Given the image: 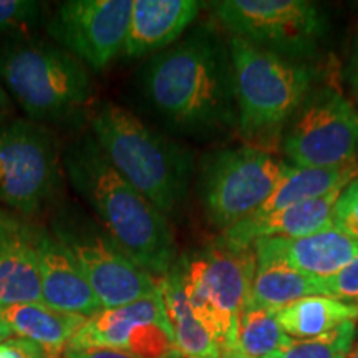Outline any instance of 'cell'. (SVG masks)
Here are the masks:
<instances>
[{"instance_id": "1", "label": "cell", "mask_w": 358, "mask_h": 358, "mask_svg": "<svg viewBox=\"0 0 358 358\" xmlns=\"http://www.w3.org/2000/svg\"><path fill=\"white\" fill-rule=\"evenodd\" d=\"M150 108L174 131L211 136L237 127L229 47L208 29H196L156 53L140 73Z\"/></svg>"}, {"instance_id": "2", "label": "cell", "mask_w": 358, "mask_h": 358, "mask_svg": "<svg viewBox=\"0 0 358 358\" xmlns=\"http://www.w3.org/2000/svg\"><path fill=\"white\" fill-rule=\"evenodd\" d=\"M64 173L115 244L156 279L178 261L169 217L111 166L93 134L85 131L62 153Z\"/></svg>"}, {"instance_id": "3", "label": "cell", "mask_w": 358, "mask_h": 358, "mask_svg": "<svg viewBox=\"0 0 358 358\" xmlns=\"http://www.w3.org/2000/svg\"><path fill=\"white\" fill-rule=\"evenodd\" d=\"M90 133L111 166L161 213L169 217L182 208L194 171L185 146L110 101L95 106Z\"/></svg>"}, {"instance_id": "4", "label": "cell", "mask_w": 358, "mask_h": 358, "mask_svg": "<svg viewBox=\"0 0 358 358\" xmlns=\"http://www.w3.org/2000/svg\"><path fill=\"white\" fill-rule=\"evenodd\" d=\"M229 53L237 129L245 146L272 153L282 143L292 116L315 88L317 70L239 37L231 38Z\"/></svg>"}, {"instance_id": "5", "label": "cell", "mask_w": 358, "mask_h": 358, "mask_svg": "<svg viewBox=\"0 0 358 358\" xmlns=\"http://www.w3.org/2000/svg\"><path fill=\"white\" fill-rule=\"evenodd\" d=\"M0 83L27 118L64 123L92 101L90 71L60 45L15 34L0 40Z\"/></svg>"}, {"instance_id": "6", "label": "cell", "mask_w": 358, "mask_h": 358, "mask_svg": "<svg viewBox=\"0 0 358 358\" xmlns=\"http://www.w3.org/2000/svg\"><path fill=\"white\" fill-rule=\"evenodd\" d=\"M176 262L187 302L216 340L219 357L237 352V319L248 306L256 272L254 248L232 249L214 241Z\"/></svg>"}, {"instance_id": "7", "label": "cell", "mask_w": 358, "mask_h": 358, "mask_svg": "<svg viewBox=\"0 0 358 358\" xmlns=\"http://www.w3.org/2000/svg\"><path fill=\"white\" fill-rule=\"evenodd\" d=\"M64 179L58 143L29 118L0 127V211L34 221L55 203Z\"/></svg>"}, {"instance_id": "8", "label": "cell", "mask_w": 358, "mask_h": 358, "mask_svg": "<svg viewBox=\"0 0 358 358\" xmlns=\"http://www.w3.org/2000/svg\"><path fill=\"white\" fill-rule=\"evenodd\" d=\"M50 231L77 259L103 308L159 295V279L136 266L98 221L75 206H64L55 214Z\"/></svg>"}, {"instance_id": "9", "label": "cell", "mask_w": 358, "mask_h": 358, "mask_svg": "<svg viewBox=\"0 0 358 358\" xmlns=\"http://www.w3.org/2000/svg\"><path fill=\"white\" fill-rule=\"evenodd\" d=\"M285 164L250 146L224 148L206 156L199 196L208 221L224 232L256 213L274 191Z\"/></svg>"}, {"instance_id": "10", "label": "cell", "mask_w": 358, "mask_h": 358, "mask_svg": "<svg viewBox=\"0 0 358 358\" xmlns=\"http://www.w3.org/2000/svg\"><path fill=\"white\" fill-rule=\"evenodd\" d=\"M282 151L297 168L357 163L358 108L334 87L313 88L282 136Z\"/></svg>"}, {"instance_id": "11", "label": "cell", "mask_w": 358, "mask_h": 358, "mask_svg": "<svg viewBox=\"0 0 358 358\" xmlns=\"http://www.w3.org/2000/svg\"><path fill=\"white\" fill-rule=\"evenodd\" d=\"M216 19L245 42L287 58L310 55L327 32V19L307 0H221Z\"/></svg>"}, {"instance_id": "12", "label": "cell", "mask_w": 358, "mask_h": 358, "mask_svg": "<svg viewBox=\"0 0 358 358\" xmlns=\"http://www.w3.org/2000/svg\"><path fill=\"white\" fill-rule=\"evenodd\" d=\"M134 0H69L47 24L57 45L87 69L105 70L123 53Z\"/></svg>"}, {"instance_id": "13", "label": "cell", "mask_w": 358, "mask_h": 358, "mask_svg": "<svg viewBox=\"0 0 358 358\" xmlns=\"http://www.w3.org/2000/svg\"><path fill=\"white\" fill-rule=\"evenodd\" d=\"M40 227L35 221L0 211V307L42 302Z\"/></svg>"}, {"instance_id": "14", "label": "cell", "mask_w": 358, "mask_h": 358, "mask_svg": "<svg viewBox=\"0 0 358 358\" xmlns=\"http://www.w3.org/2000/svg\"><path fill=\"white\" fill-rule=\"evenodd\" d=\"M256 261H275L313 279L337 274L358 256V241L335 227L306 237H268L254 243Z\"/></svg>"}, {"instance_id": "15", "label": "cell", "mask_w": 358, "mask_h": 358, "mask_svg": "<svg viewBox=\"0 0 358 358\" xmlns=\"http://www.w3.org/2000/svg\"><path fill=\"white\" fill-rule=\"evenodd\" d=\"M38 262L43 303L87 319L101 310V303L77 259L52 231L45 227H40Z\"/></svg>"}, {"instance_id": "16", "label": "cell", "mask_w": 358, "mask_h": 358, "mask_svg": "<svg viewBox=\"0 0 358 358\" xmlns=\"http://www.w3.org/2000/svg\"><path fill=\"white\" fill-rule=\"evenodd\" d=\"M343 187L335 189L322 198L290 206L264 217H245L217 237L232 249H249L259 239L268 237H306L334 226L332 213Z\"/></svg>"}, {"instance_id": "17", "label": "cell", "mask_w": 358, "mask_h": 358, "mask_svg": "<svg viewBox=\"0 0 358 358\" xmlns=\"http://www.w3.org/2000/svg\"><path fill=\"white\" fill-rule=\"evenodd\" d=\"M201 10L196 0H134L123 55L140 58L166 50Z\"/></svg>"}, {"instance_id": "18", "label": "cell", "mask_w": 358, "mask_h": 358, "mask_svg": "<svg viewBox=\"0 0 358 358\" xmlns=\"http://www.w3.org/2000/svg\"><path fill=\"white\" fill-rule=\"evenodd\" d=\"M150 324L171 330L161 294L123 307L101 308L95 315L85 320L66 348L108 347L127 350L133 330L140 325Z\"/></svg>"}, {"instance_id": "19", "label": "cell", "mask_w": 358, "mask_h": 358, "mask_svg": "<svg viewBox=\"0 0 358 358\" xmlns=\"http://www.w3.org/2000/svg\"><path fill=\"white\" fill-rule=\"evenodd\" d=\"M0 317L12 334L35 343L45 358H65L70 340L87 320V317L57 310L43 302L0 307Z\"/></svg>"}, {"instance_id": "20", "label": "cell", "mask_w": 358, "mask_h": 358, "mask_svg": "<svg viewBox=\"0 0 358 358\" xmlns=\"http://www.w3.org/2000/svg\"><path fill=\"white\" fill-rule=\"evenodd\" d=\"M357 176L358 161L340 168H297L285 164L274 191L249 217H264L290 206L322 198L335 189L345 187Z\"/></svg>"}, {"instance_id": "21", "label": "cell", "mask_w": 358, "mask_h": 358, "mask_svg": "<svg viewBox=\"0 0 358 358\" xmlns=\"http://www.w3.org/2000/svg\"><path fill=\"white\" fill-rule=\"evenodd\" d=\"M159 294L179 355L182 358H219L216 340L187 302L178 262L168 275L159 279Z\"/></svg>"}, {"instance_id": "22", "label": "cell", "mask_w": 358, "mask_h": 358, "mask_svg": "<svg viewBox=\"0 0 358 358\" xmlns=\"http://www.w3.org/2000/svg\"><path fill=\"white\" fill-rule=\"evenodd\" d=\"M275 319L290 338H315L345 322H355L358 303L327 295H310L277 310Z\"/></svg>"}, {"instance_id": "23", "label": "cell", "mask_w": 358, "mask_h": 358, "mask_svg": "<svg viewBox=\"0 0 358 358\" xmlns=\"http://www.w3.org/2000/svg\"><path fill=\"white\" fill-rule=\"evenodd\" d=\"M310 295H319L313 277L282 262L256 261L248 306L277 312Z\"/></svg>"}, {"instance_id": "24", "label": "cell", "mask_w": 358, "mask_h": 358, "mask_svg": "<svg viewBox=\"0 0 358 358\" xmlns=\"http://www.w3.org/2000/svg\"><path fill=\"white\" fill-rule=\"evenodd\" d=\"M275 312L245 306L236 327V348L244 358H271L290 342Z\"/></svg>"}, {"instance_id": "25", "label": "cell", "mask_w": 358, "mask_h": 358, "mask_svg": "<svg viewBox=\"0 0 358 358\" xmlns=\"http://www.w3.org/2000/svg\"><path fill=\"white\" fill-rule=\"evenodd\" d=\"M355 335V322H345L320 337L307 340L292 338L271 358H348Z\"/></svg>"}, {"instance_id": "26", "label": "cell", "mask_w": 358, "mask_h": 358, "mask_svg": "<svg viewBox=\"0 0 358 358\" xmlns=\"http://www.w3.org/2000/svg\"><path fill=\"white\" fill-rule=\"evenodd\" d=\"M127 352L134 358H182L174 345L171 330L156 324L136 327L129 337Z\"/></svg>"}, {"instance_id": "27", "label": "cell", "mask_w": 358, "mask_h": 358, "mask_svg": "<svg viewBox=\"0 0 358 358\" xmlns=\"http://www.w3.org/2000/svg\"><path fill=\"white\" fill-rule=\"evenodd\" d=\"M42 10L35 0H0V34H24L40 20Z\"/></svg>"}, {"instance_id": "28", "label": "cell", "mask_w": 358, "mask_h": 358, "mask_svg": "<svg viewBox=\"0 0 358 358\" xmlns=\"http://www.w3.org/2000/svg\"><path fill=\"white\" fill-rule=\"evenodd\" d=\"M319 295L338 299V301H358V256L342 267L337 274L315 279Z\"/></svg>"}, {"instance_id": "29", "label": "cell", "mask_w": 358, "mask_h": 358, "mask_svg": "<svg viewBox=\"0 0 358 358\" xmlns=\"http://www.w3.org/2000/svg\"><path fill=\"white\" fill-rule=\"evenodd\" d=\"M332 222L335 229L358 241V176L340 192L334 206Z\"/></svg>"}, {"instance_id": "30", "label": "cell", "mask_w": 358, "mask_h": 358, "mask_svg": "<svg viewBox=\"0 0 358 358\" xmlns=\"http://www.w3.org/2000/svg\"><path fill=\"white\" fill-rule=\"evenodd\" d=\"M65 358H134L131 353L120 348L88 347V348H66Z\"/></svg>"}, {"instance_id": "31", "label": "cell", "mask_w": 358, "mask_h": 358, "mask_svg": "<svg viewBox=\"0 0 358 358\" xmlns=\"http://www.w3.org/2000/svg\"><path fill=\"white\" fill-rule=\"evenodd\" d=\"M12 345L15 348V357L13 358H45L43 352L35 345V343L29 342L24 338H10Z\"/></svg>"}, {"instance_id": "32", "label": "cell", "mask_w": 358, "mask_h": 358, "mask_svg": "<svg viewBox=\"0 0 358 358\" xmlns=\"http://www.w3.org/2000/svg\"><path fill=\"white\" fill-rule=\"evenodd\" d=\"M347 83L348 88H350V93L353 100L358 105V42L355 45V50H353L350 62H348L347 66Z\"/></svg>"}, {"instance_id": "33", "label": "cell", "mask_w": 358, "mask_h": 358, "mask_svg": "<svg viewBox=\"0 0 358 358\" xmlns=\"http://www.w3.org/2000/svg\"><path fill=\"white\" fill-rule=\"evenodd\" d=\"M12 111H13V106H12L10 96H8L6 88L2 87V83H0V127H2L3 123H7L8 120H12L10 118Z\"/></svg>"}, {"instance_id": "34", "label": "cell", "mask_w": 358, "mask_h": 358, "mask_svg": "<svg viewBox=\"0 0 358 358\" xmlns=\"http://www.w3.org/2000/svg\"><path fill=\"white\" fill-rule=\"evenodd\" d=\"M15 357V348L12 345V340H7L0 345V358H13Z\"/></svg>"}, {"instance_id": "35", "label": "cell", "mask_w": 358, "mask_h": 358, "mask_svg": "<svg viewBox=\"0 0 358 358\" xmlns=\"http://www.w3.org/2000/svg\"><path fill=\"white\" fill-rule=\"evenodd\" d=\"M12 330L8 329V327L6 325V322L2 320V317H0V345H2V343H6L7 340H10L12 338Z\"/></svg>"}, {"instance_id": "36", "label": "cell", "mask_w": 358, "mask_h": 358, "mask_svg": "<svg viewBox=\"0 0 358 358\" xmlns=\"http://www.w3.org/2000/svg\"><path fill=\"white\" fill-rule=\"evenodd\" d=\"M348 358H358V348H357V350H355V352H353V353H352V355H350V357H348Z\"/></svg>"}]
</instances>
